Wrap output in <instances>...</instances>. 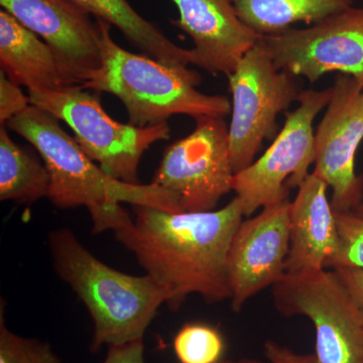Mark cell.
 Returning a JSON list of instances; mask_svg holds the SVG:
<instances>
[{
	"label": "cell",
	"instance_id": "6da1fadb",
	"mask_svg": "<svg viewBox=\"0 0 363 363\" xmlns=\"http://www.w3.org/2000/svg\"><path fill=\"white\" fill-rule=\"evenodd\" d=\"M133 208L135 219L128 215L117 225L116 240L164 291L172 311L180 309L190 295L201 296L209 304L230 300L227 255L245 217L238 197L221 209L207 212Z\"/></svg>",
	"mask_w": 363,
	"mask_h": 363
},
{
	"label": "cell",
	"instance_id": "7a4b0ae2",
	"mask_svg": "<svg viewBox=\"0 0 363 363\" xmlns=\"http://www.w3.org/2000/svg\"><path fill=\"white\" fill-rule=\"evenodd\" d=\"M52 266L89 313L90 350L143 339L168 296L147 274H124L92 255L67 227L48 236Z\"/></svg>",
	"mask_w": 363,
	"mask_h": 363
},
{
	"label": "cell",
	"instance_id": "3957f363",
	"mask_svg": "<svg viewBox=\"0 0 363 363\" xmlns=\"http://www.w3.org/2000/svg\"><path fill=\"white\" fill-rule=\"evenodd\" d=\"M95 21L100 32L101 66L91 72L82 87L119 98L128 111V123L147 128L167 123L176 114L197 121L230 113L228 98L196 89L202 82L197 71L126 51L112 39L108 23Z\"/></svg>",
	"mask_w": 363,
	"mask_h": 363
},
{
	"label": "cell",
	"instance_id": "277c9868",
	"mask_svg": "<svg viewBox=\"0 0 363 363\" xmlns=\"http://www.w3.org/2000/svg\"><path fill=\"white\" fill-rule=\"evenodd\" d=\"M6 125L42 157L50 175L48 198L55 207L85 206L91 211L109 203H128L177 213L168 194L154 184L125 183L105 173L49 112L30 105Z\"/></svg>",
	"mask_w": 363,
	"mask_h": 363
},
{
	"label": "cell",
	"instance_id": "5b68a950",
	"mask_svg": "<svg viewBox=\"0 0 363 363\" xmlns=\"http://www.w3.org/2000/svg\"><path fill=\"white\" fill-rule=\"evenodd\" d=\"M30 104L57 117L73 130L83 152L116 180L138 183V164L155 143L169 140L168 123L140 126L114 121L100 98L81 86L28 91Z\"/></svg>",
	"mask_w": 363,
	"mask_h": 363
},
{
	"label": "cell",
	"instance_id": "8992f818",
	"mask_svg": "<svg viewBox=\"0 0 363 363\" xmlns=\"http://www.w3.org/2000/svg\"><path fill=\"white\" fill-rule=\"evenodd\" d=\"M272 298L284 316L311 320L320 363H363V306L335 271L286 274L272 286Z\"/></svg>",
	"mask_w": 363,
	"mask_h": 363
},
{
	"label": "cell",
	"instance_id": "52a82bcc",
	"mask_svg": "<svg viewBox=\"0 0 363 363\" xmlns=\"http://www.w3.org/2000/svg\"><path fill=\"white\" fill-rule=\"evenodd\" d=\"M229 128L223 117H202L190 135L164 150L152 184L171 198L178 213L213 211L233 191Z\"/></svg>",
	"mask_w": 363,
	"mask_h": 363
},
{
	"label": "cell",
	"instance_id": "ba28073f",
	"mask_svg": "<svg viewBox=\"0 0 363 363\" xmlns=\"http://www.w3.org/2000/svg\"><path fill=\"white\" fill-rule=\"evenodd\" d=\"M227 78L233 94L229 147L238 174L255 161L262 143L276 135L277 117L298 102L303 90L294 76L274 65L259 42Z\"/></svg>",
	"mask_w": 363,
	"mask_h": 363
},
{
	"label": "cell",
	"instance_id": "9c48e42d",
	"mask_svg": "<svg viewBox=\"0 0 363 363\" xmlns=\"http://www.w3.org/2000/svg\"><path fill=\"white\" fill-rule=\"evenodd\" d=\"M333 88L303 90L298 106L286 113L281 133L271 147L250 166L235 174L233 192L240 200L245 216L259 208L289 200V192L310 175L315 162V133L313 123L330 101Z\"/></svg>",
	"mask_w": 363,
	"mask_h": 363
},
{
	"label": "cell",
	"instance_id": "30bf717a",
	"mask_svg": "<svg viewBox=\"0 0 363 363\" xmlns=\"http://www.w3.org/2000/svg\"><path fill=\"white\" fill-rule=\"evenodd\" d=\"M259 43L279 70L315 83L332 72L363 87V9L351 6L307 28L262 35Z\"/></svg>",
	"mask_w": 363,
	"mask_h": 363
},
{
	"label": "cell",
	"instance_id": "8fae6325",
	"mask_svg": "<svg viewBox=\"0 0 363 363\" xmlns=\"http://www.w3.org/2000/svg\"><path fill=\"white\" fill-rule=\"evenodd\" d=\"M327 111L315 133L314 173L332 189L334 212L347 213L363 204V177L355 155L363 140V87L338 74Z\"/></svg>",
	"mask_w": 363,
	"mask_h": 363
},
{
	"label": "cell",
	"instance_id": "7c38bea8",
	"mask_svg": "<svg viewBox=\"0 0 363 363\" xmlns=\"http://www.w3.org/2000/svg\"><path fill=\"white\" fill-rule=\"evenodd\" d=\"M289 200L262 208L257 216L241 222L226 260L231 309L241 311L253 296L274 286L286 274L290 250Z\"/></svg>",
	"mask_w": 363,
	"mask_h": 363
},
{
	"label": "cell",
	"instance_id": "4fadbf2b",
	"mask_svg": "<svg viewBox=\"0 0 363 363\" xmlns=\"http://www.w3.org/2000/svg\"><path fill=\"white\" fill-rule=\"evenodd\" d=\"M2 9L47 43L82 85L101 66L100 32L91 14L72 0H0Z\"/></svg>",
	"mask_w": 363,
	"mask_h": 363
},
{
	"label": "cell",
	"instance_id": "5bb4252c",
	"mask_svg": "<svg viewBox=\"0 0 363 363\" xmlns=\"http://www.w3.org/2000/svg\"><path fill=\"white\" fill-rule=\"evenodd\" d=\"M178 20L171 23L190 35L191 64L228 77L262 35L240 20L231 0H173Z\"/></svg>",
	"mask_w": 363,
	"mask_h": 363
},
{
	"label": "cell",
	"instance_id": "9a60e30c",
	"mask_svg": "<svg viewBox=\"0 0 363 363\" xmlns=\"http://www.w3.org/2000/svg\"><path fill=\"white\" fill-rule=\"evenodd\" d=\"M327 189V184L312 172L298 186V194L291 202L286 274L325 269L337 250V223Z\"/></svg>",
	"mask_w": 363,
	"mask_h": 363
},
{
	"label": "cell",
	"instance_id": "2e32d148",
	"mask_svg": "<svg viewBox=\"0 0 363 363\" xmlns=\"http://www.w3.org/2000/svg\"><path fill=\"white\" fill-rule=\"evenodd\" d=\"M0 66L7 77L28 91H56L82 83L39 35L0 11Z\"/></svg>",
	"mask_w": 363,
	"mask_h": 363
},
{
	"label": "cell",
	"instance_id": "e0dca14e",
	"mask_svg": "<svg viewBox=\"0 0 363 363\" xmlns=\"http://www.w3.org/2000/svg\"><path fill=\"white\" fill-rule=\"evenodd\" d=\"M94 18L118 28L142 54L174 67L191 64V50L183 49L152 21L143 18L128 0H72Z\"/></svg>",
	"mask_w": 363,
	"mask_h": 363
},
{
	"label": "cell",
	"instance_id": "ac0fdd59",
	"mask_svg": "<svg viewBox=\"0 0 363 363\" xmlns=\"http://www.w3.org/2000/svg\"><path fill=\"white\" fill-rule=\"evenodd\" d=\"M243 23L260 35L283 33L294 25H313L353 6L354 0H231Z\"/></svg>",
	"mask_w": 363,
	"mask_h": 363
},
{
	"label": "cell",
	"instance_id": "d6986e66",
	"mask_svg": "<svg viewBox=\"0 0 363 363\" xmlns=\"http://www.w3.org/2000/svg\"><path fill=\"white\" fill-rule=\"evenodd\" d=\"M50 175L38 161L0 128V200L30 205L49 195Z\"/></svg>",
	"mask_w": 363,
	"mask_h": 363
},
{
	"label": "cell",
	"instance_id": "ffe728a7",
	"mask_svg": "<svg viewBox=\"0 0 363 363\" xmlns=\"http://www.w3.org/2000/svg\"><path fill=\"white\" fill-rule=\"evenodd\" d=\"M173 345L181 363H219L225 350L220 332L205 323L183 325Z\"/></svg>",
	"mask_w": 363,
	"mask_h": 363
},
{
	"label": "cell",
	"instance_id": "44dd1931",
	"mask_svg": "<svg viewBox=\"0 0 363 363\" xmlns=\"http://www.w3.org/2000/svg\"><path fill=\"white\" fill-rule=\"evenodd\" d=\"M0 363H62L49 343L23 337L7 328L4 298L0 305Z\"/></svg>",
	"mask_w": 363,
	"mask_h": 363
},
{
	"label": "cell",
	"instance_id": "7402d4cb",
	"mask_svg": "<svg viewBox=\"0 0 363 363\" xmlns=\"http://www.w3.org/2000/svg\"><path fill=\"white\" fill-rule=\"evenodd\" d=\"M338 247L326 269L357 267L363 269V218L353 212H335Z\"/></svg>",
	"mask_w": 363,
	"mask_h": 363
},
{
	"label": "cell",
	"instance_id": "603a6c76",
	"mask_svg": "<svg viewBox=\"0 0 363 363\" xmlns=\"http://www.w3.org/2000/svg\"><path fill=\"white\" fill-rule=\"evenodd\" d=\"M18 84L13 82L4 71L0 72V123H9L30 107V97L26 96Z\"/></svg>",
	"mask_w": 363,
	"mask_h": 363
},
{
	"label": "cell",
	"instance_id": "cb8c5ba5",
	"mask_svg": "<svg viewBox=\"0 0 363 363\" xmlns=\"http://www.w3.org/2000/svg\"><path fill=\"white\" fill-rule=\"evenodd\" d=\"M104 363H145L143 339L108 346Z\"/></svg>",
	"mask_w": 363,
	"mask_h": 363
},
{
	"label": "cell",
	"instance_id": "d4e9b609",
	"mask_svg": "<svg viewBox=\"0 0 363 363\" xmlns=\"http://www.w3.org/2000/svg\"><path fill=\"white\" fill-rule=\"evenodd\" d=\"M264 354L269 363H320L315 354H300L272 340L264 343Z\"/></svg>",
	"mask_w": 363,
	"mask_h": 363
},
{
	"label": "cell",
	"instance_id": "484cf974",
	"mask_svg": "<svg viewBox=\"0 0 363 363\" xmlns=\"http://www.w3.org/2000/svg\"><path fill=\"white\" fill-rule=\"evenodd\" d=\"M353 297L363 306V269L357 267L333 269Z\"/></svg>",
	"mask_w": 363,
	"mask_h": 363
},
{
	"label": "cell",
	"instance_id": "4316f807",
	"mask_svg": "<svg viewBox=\"0 0 363 363\" xmlns=\"http://www.w3.org/2000/svg\"><path fill=\"white\" fill-rule=\"evenodd\" d=\"M353 213L357 214V216L362 217V218H363V204L360 205L359 207H357V209L353 211Z\"/></svg>",
	"mask_w": 363,
	"mask_h": 363
},
{
	"label": "cell",
	"instance_id": "83f0119b",
	"mask_svg": "<svg viewBox=\"0 0 363 363\" xmlns=\"http://www.w3.org/2000/svg\"><path fill=\"white\" fill-rule=\"evenodd\" d=\"M238 363H262V362H259V360H255V359H248V358H245V359H241Z\"/></svg>",
	"mask_w": 363,
	"mask_h": 363
},
{
	"label": "cell",
	"instance_id": "f1b7e54d",
	"mask_svg": "<svg viewBox=\"0 0 363 363\" xmlns=\"http://www.w3.org/2000/svg\"><path fill=\"white\" fill-rule=\"evenodd\" d=\"M219 363H238V362H231V360H223V362H219Z\"/></svg>",
	"mask_w": 363,
	"mask_h": 363
}]
</instances>
